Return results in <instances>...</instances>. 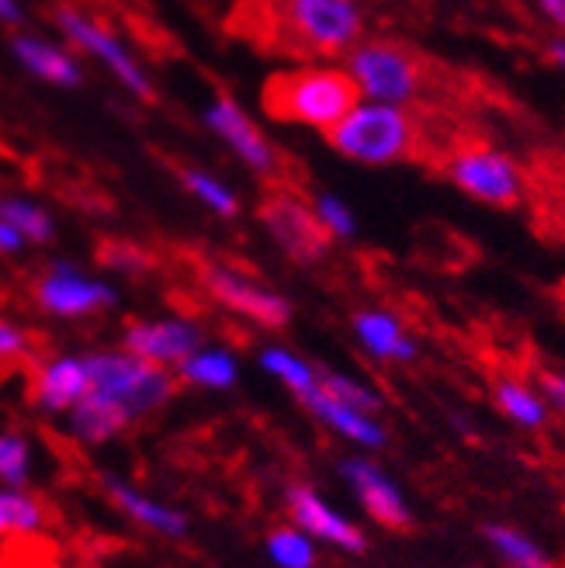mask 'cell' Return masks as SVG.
I'll list each match as a JSON object with an SVG mask.
<instances>
[{"mask_svg":"<svg viewBox=\"0 0 565 568\" xmlns=\"http://www.w3.org/2000/svg\"><path fill=\"white\" fill-rule=\"evenodd\" d=\"M357 101L361 94L344 67H295L285 73H274L264 88V111L271 119L323 135Z\"/></svg>","mask_w":565,"mask_h":568,"instance_id":"obj_1","label":"cell"},{"mask_svg":"<svg viewBox=\"0 0 565 568\" xmlns=\"http://www.w3.org/2000/svg\"><path fill=\"white\" fill-rule=\"evenodd\" d=\"M326 146L357 166H395L416 156L420 150V122L413 108L357 101L347 115L326 132Z\"/></svg>","mask_w":565,"mask_h":568,"instance_id":"obj_2","label":"cell"},{"mask_svg":"<svg viewBox=\"0 0 565 568\" xmlns=\"http://www.w3.org/2000/svg\"><path fill=\"white\" fill-rule=\"evenodd\" d=\"M344 70L364 101L413 108L427 94V67L406 45L385 36H364L344 52Z\"/></svg>","mask_w":565,"mask_h":568,"instance_id":"obj_3","label":"cell"},{"mask_svg":"<svg viewBox=\"0 0 565 568\" xmlns=\"http://www.w3.org/2000/svg\"><path fill=\"white\" fill-rule=\"evenodd\" d=\"M88 367H91V392L108 403H115L119 409H125L132 423L163 409L174 399V392L181 385L171 367L150 364L143 357L129 354L125 347L91 351Z\"/></svg>","mask_w":565,"mask_h":568,"instance_id":"obj_4","label":"cell"},{"mask_svg":"<svg viewBox=\"0 0 565 568\" xmlns=\"http://www.w3.org/2000/svg\"><path fill=\"white\" fill-rule=\"evenodd\" d=\"M441 174L451 187H458L486 209H517L524 197V166L490 142L455 146L444 156Z\"/></svg>","mask_w":565,"mask_h":568,"instance_id":"obj_5","label":"cell"},{"mask_svg":"<svg viewBox=\"0 0 565 568\" xmlns=\"http://www.w3.org/2000/svg\"><path fill=\"white\" fill-rule=\"evenodd\" d=\"M281 28L316 55H344L369 32L361 0H278Z\"/></svg>","mask_w":565,"mask_h":568,"instance_id":"obj_6","label":"cell"},{"mask_svg":"<svg viewBox=\"0 0 565 568\" xmlns=\"http://www.w3.org/2000/svg\"><path fill=\"white\" fill-rule=\"evenodd\" d=\"M56 28H60L70 45H77L80 52H91L104 70L115 73V80L129 94L153 101L157 91H153V80H150L147 67L135 60V52L115 32H111L108 24H101L88 11L63 4V8H56Z\"/></svg>","mask_w":565,"mask_h":568,"instance_id":"obj_7","label":"cell"},{"mask_svg":"<svg viewBox=\"0 0 565 568\" xmlns=\"http://www.w3.org/2000/svg\"><path fill=\"white\" fill-rule=\"evenodd\" d=\"M258 219L264 225L268 240L285 253L292 264L313 267V264L326 261L333 240L323 233V225L305 197H299L292 191H274L261 202Z\"/></svg>","mask_w":565,"mask_h":568,"instance_id":"obj_8","label":"cell"},{"mask_svg":"<svg viewBox=\"0 0 565 568\" xmlns=\"http://www.w3.org/2000/svg\"><path fill=\"white\" fill-rule=\"evenodd\" d=\"M202 284L222 308H230L233 316L250 320L261 329H285L292 323V302L274 292L271 284L258 281L253 274L230 267V264H205Z\"/></svg>","mask_w":565,"mask_h":568,"instance_id":"obj_9","label":"cell"},{"mask_svg":"<svg viewBox=\"0 0 565 568\" xmlns=\"http://www.w3.org/2000/svg\"><path fill=\"white\" fill-rule=\"evenodd\" d=\"M32 298L56 320H91L119 302L115 284L83 274L70 261H52L32 284Z\"/></svg>","mask_w":565,"mask_h":568,"instance_id":"obj_10","label":"cell"},{"mask_svg":"<svg viewBox=\"0 0 565 568\" xmlns=\"http://www.w3.org/2000/svg\"><path fill=\"white\" fill-rule=\"evenodd\" d=\"M202 122L222 146L250 170V174H258V178L278 174L281 156L274 150V142L268 139V132L258 122L250 119V111L236 98L215 94L202 111Z\"/></svg>","mask_w":565,"mask_h":568,"instance_id":"obj_11","label":"cell"},{"mask_svg":"<svg viewBox=\"0 0 565 568\" xmlns=\"http://www.w3.org/2000/svg\"><path fill=\"white\" fill-rule=\"evenodd\" d=\"M336 475L357 499V506L385 530H406L413 524V506L406 499V489L395 481L375 458L369 454H354L336 465Z\"/></svg>","mask_w":565,"mask_h":568,"instance_id":"obj_12","label":"cell"},{"mask_svg":"<svg viewBox=\"0 0 565 568\" xmlns=\"http://www.w3.org/2000/svg\"><path fill=\"white\" fill-rule=\"evenodd\" d=\"M285 509L295 527H302L313 541L330 545L347 555H364L369 551V534L361 524H354L341 506H333L320 489L305 486V481H292L285 489Z\"/></svg>","mask_w":565,"mask_h":568,"instance_id":"obj_13","label":"cell"},{"mask_svg":"<svg viewBox=\"0 0 565 568\" xmlns=\"http://www.w3.org/2000/svg\"><path fill=\"white\" fill-rule=\"evenodd\" d=\"M209 344L205 329L188 316H160V320H135L122 329V344L129 354L143 357L150 364L171 367L184 364L198 347Z\"/></svg>","mask_w":565,"mask_h":568,"instance_id":"obj_14","label":"cell"},{"mask_svg":"<svg viewBox=\"0 0 565 568\" xmlns=\"http://www.w3.org/2000/svg\"><path fill=\"white\" fill-rule=\"evenodd\" d=\"M351 336L364 357L379 364H413L420 361V339L410 323L385 305H364L351 316Z\"/></svg>","mask_w":565,"mask_h":568,"instance_id":"obj_15","label":"cell"},{"mask_svg":"<svg viewBox=\"0 0 565 568\" xmlns=\"http://www.w3.org/2000/svg\"><path fill=\"white\" fill-rule=\"evenodd\" d=\"M299 406L313 416L316 423H323L333 437H341L347 444H354L357 450L364 454H382L392 440L389 426L379 413H369V409H357V406H347L341 403L336 395H330L323 385H316L309 395H302Z\"/></svg>","mask_w":565,"mask_h":568,"instance_id":"obj_16","label":"cell"},{"mask_svg":"<svg viewBox=\"0 0 565 568\" xmlns=\"http://www.w3.org/2000/svg\"><path fill=\"white\" fill-rule=\"evenodd\" d=\"M91 392L88 354H56L32 372L28 399L46 416H67Z\"/></svg>","mask_w":565,"mask_h":568,"instance_id":"obj_17","label":"cell"},{"mask_svg":"<svg viewBox=\"0 0 565 568\" xmlns=\"http://www.w3.org/2000/svg\"><path fill=\"white\" fill-rule=\"evenodd\" d=\"M104 493L108 499L115 503V509L132 520L135 527H143L157 537H167V541H184L191 534V520L184 509L163 503V499H153L150 493L135 489L132 481L119 478V475H104Z\"/></svg>","mask_w":565,"mask_h":568,"instance_id":"obj_18","label":"cell"},{"mask_svg":"<svg viewBox=\"0 0 565 568\" xmlns=\"http://www.w3.org/2000/svg\"><path fill=\"white\" fill-rule=\"evenodd\" d=\"M11 52L14 60L52 88H63V91H73L83 83V67L77 63V55L63 45H56L49 39H39V36H28V32H18L11 39Z\"/></svg>","mask_w":565,"mask_h":568,"instance_id":"obj_19","label":"cell"},{"mask_svg":"<svg viewBox=\"0 0 565 568\" xmlns=\"http://www.w3.org/2000/svg\"><path fill=\"white\" fill-rule=\"evenodd\" d=\"M490 399L506 423L521 426V430H527V434L545 430L548 419H552V406L542 395V388L517 378V375H500L490 385Z\"/></svg>","mask_w":565,"mask_h":568,"instance_id":"obj_20","label":"cell"},{"mask_svg":"<svg viewBox=\"0 0 565 568\" xmlns=\"http://www.w3.org/2000/svg\"><path fill=\"white\" fill-rule=\"evenodd\" d=\"M129 426H132V416L125 409H119L115 403L101 399V395H94V392L83 395V399L67 413V430L83 447L111 444L115 437H122Z\"/></svg>","mask_w":565,"mask_h":568,"instance_id":"obj_21","label":"cell"},{"mask_svg":"<svg viewBox=\"0 0 565 568\" xmlns=\"http://www.w3.org/2000/svg\"><path fill=\"white\" fill-rule=\"evenodd\" d=\"M178 382L202 392H230L240 382V357L230 347L202 344L184 364H178Z\"/></svg>","mask_w":565,"mask_h":568,"instance_id":"obj_22","label":"cell"},{"mask_svg":"<svg viewBox=\"0 0 565 568\" xmlns=\"http://www.w3.org/2000/svg\"><path fill=\"white\" fill-rule=\"evenodd\" d=\"M483 537L486 545L493 548V555L506 565V568H558L555 558L534 541V537L514 524H500V520H490L483 527Z\"/></svg>","mask_w":565,"mask_h":568,"instance_id":"obj_23","label":"cell"},{"mask_svg":"<svg viewBox=\"0 0 565 568\" xmlns=\"http://www.w3.org/2000/svg\"><path fill=\"white\" fill-rule=\"evenodd\" d=\"M258 367L264 375H271L281 388H289L295 399L309 395L320 385V367L313 361H305L299 351L285 347V344H268L258 354Z\"/></svg>","mask_w":565,"mask_h":568,"instance_id":"obj_24","label":"cell"},{"mask_svg":"<svg viewBox=\"0 0 565 568\" xmlns=\"http://www.w3.org/2000/svg\"><path fill=\"white\" fill-rule=\"evenodd\" d=\"M178 178L184 184V191L194 197L198 205L209 209L215 219H236L240 215V194L225 184L219 174H212V170L205 166H181L178 170Z\"/></svg>","mask_w":565,"mask_h":568,"instance_id":"obj_25","label":"cell"},{"mask_svg":"<svg viewBox=\"0 0 565 568\" xmlns=\"http://www.w3.org/2000/svg\"><path fill=\"white\" fill-rule=\"evenodd\" d=\"M264 555L274 568H316V561H320L316 541L302 527H295L292 520L268 530Z\"/></svg>","mask_w":565,"mask_h":568,"instance_id":"obj_26","label":"cell"},{"mask_svg":"<svg viewBox=\"0 0 565 568\" xmlns=\"http://www.w3.org/2000/svg\"><path fill=\"white\" fill-rule=\"evenodd\" d=\"M309 205H313L323 233L333 240V243H351L357 240L361 233V222H357V212L347 205V197H341L336 191H316L309 197Z\"/></svg>","mask_w":565,"mask_h":568,"instance_id":"obj_27","label":"cell"},{"mask_svg":"<svg viewBox=\"0 0 565 568\" xmlns=\"http://www.w3.org/2000/svg\"><path fill=\"white\" fill-rule=\"evenodd\" d=\"M0 219H8L14 230L28 240V243H36V246H46L52 243L56 236V222L52 215L36 205V202H28V197H0Z\"/></svg>","mask_w":565,"mask_h":568,"instance_id":"obj_28","label":"cell"},{"mask_svg":"<svg viewBox=\"0 0 565 568\" xmlns=\"http://www.w3.org/2000/svg\"><path fill=\"white\" fill-rule=\"evenodd\" d=\"M32 481V440L18 430H0V489H28Z\"/></svg>","mask_w":565,"mask_h":568,"instance_id":"obj_29","label":"cell"},{"mask_svg":"<svg viewBox=\"0 0 565 568\" xmlns=\"http://www.w3.org/2000/svg\"><path fill=\"white\" fill-rule=\"evenodd\" d=\"M320 385L336 395L341 403L347 406H357V409H369V413H382L385 399L375 385H369L357 375H347V372H336V367H320Z\"/></svg>","mask_w":565,"mask_h":568,"instance_id":"obj_30","label":"cell"},{"mask_svg":"<svg viewBox=\"0 0 565 568\" xmlns=\"http://www.w3.org/2000/svg\"><path fill=\"white\" fill-rule=\"evenodd\" d=\"M98 261L108 271L122 274V277H139V274H147L153 267L150 250H143L139 243H129V240H108V243H101Z\"/></svg>","mask_w":565,"mask_h":568,"instance_id":"obj_31","label":"cell"},{"mask_svg":"<svg viewBox=\"0 0 565 568\" xmlns=\"http://www.w3.org/2000/svg\"><path fill=\"white\" fill-rule=\"evenodd\" d=\"M32 354V333L0 316V361H24Z\"/></svg>","mask_w":565,"mask_h":568,"instance_id":"obj_32","label":"cell"},{"mask_svg":"<svg viewBox=\"0 0 565 568\" xmlns=\"http://www.w3.org/2000/svg\"><path fill=\"white\" fill-rule=\"evenodd\" d=\"M538 388L548 399V406L565 416V372H555V367H542L538 372Z\"/></svg>","mask_w":565,"mask_h":568,"instance_id":"obj_33","label":"cell"},{"mask_svg":"<svg viewBox=\"0 0 565 568\" xmlns=\"http://www.w3.org/2000/svg\"><path fill=\"white\" fill-rule=\"evenodd\" d=\"M24 246H28V240L14 230L8 219H0V257H18Z\"/></svg>","mask_w":565,"mask_h":568,"instance_id":"obj_34","label":"cell"},{"mask_svg":"<svg viewBox=\"0 0 565 568\" xmlns=\"http://www.w3.org/2000/svg\"><path fill=\"white\" fill-rule=\"evenodd\" d=\"M538 14L555 28L558 36H565V0H538Z\"/></svg>","mask_w":565,"mask_h":568,"instance_id":"obj_35","label":"cell"},{"mask_svg":"<svg viewBox=\"0 0 565 568\" xmlns=\"http://www.w3.org/2000/svg\"><path fill=\"white\" fill-rule=\"evenodd\" d=\"M545 55H548V63H552L555 70H562V73H565V36H552V39H545Z\"/></svg>","mask_w":565,"mask_h":568,"instance_id":"obj_36","label":"cell"},{"mask_svg":"<svg viewBox=\"0 0 565 568\" xmlns=\"http://www.w3.org/2000/svg\"><path fill=\"white\" fill-rule=\"evenodd\" d=\"M0 21L4 24H21L24 21V8L18 0H0Z\"/></svg>","mask_w":565,"mask_h":568,"instance_id":"obj_37","label":"cell"},{"mask_svg":"<svg viewBox=\"0 0 565 568\" xmlns=\"http://www.w3.org/2000/svg\"><path fill=\"white\" fill-rule=\"evenodd\" d=\"M0 537H11V520H8V509H4V489H0Z\"/></svg>","mask_w":565,"mask_h":568,"instance_id":"obj_38","label":"cell"}]
</instances>
